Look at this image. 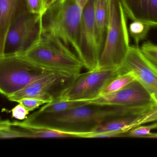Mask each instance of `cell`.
<instances>
[{"label": "cell", "instance_id": "obj_1", "mask_svg": "<svg viewBox=\"0 0 157 157\" xmlns=\"http://www.w3.org/2000/svg\"><path fill=\"white\" fill-rule=\"evenodd\" d=\"M142 108L141 105L124 107L89 103L59 113H43L38 111L20 123L71 134L76 138H82L98 125L138 112Z\"/></svg>", "mask_w": 157, "mask_h": 157}, {"label": "cell", "instance_id": "obj_2", "mask_svg": "<svg viewBox=\"0 0 157 157\" xmlns=\"http://www.w3.org/2000/svg\"><path fill=\"white\" fill-rule=\"evenodd\" d=\"M86 5L80 0H57L49 6L41 15L42 34L59 39L77 55L80 24Z\"/></svg>", "mask_w": 157, "mask_h": 157}, {"label": "cell", "instance_id": "obj_3", "mask_svg": "<svg viewBox=\"0 0 157 157\" xmlns=\"http://www.w3.org/2000/svg\"><path fill=\"white\" fill-rule=\"evenodd\" d=\"M29 61L50 71L78 75L83 64L71 48L56 37L42 34L40 40L25 54Z\"/></svg>", "mask_w": 157, "mask_h": 157}, {"label": "cell", "instance_id": "obj_4", "mask_svg": "<svg viewBox=\"0 0 157 157\" xmlns=\"http://www.w3.org/2000/svg\"><path fill=\"white\" fill-rule=\"evenodd\" d=\"M107 37L97 69L109 70L121 65L130 48L126 16L121 0H109Z\"/></svg>", "mask_w": 157, "mask_h": 157}, {"label": "cell", "instance_id": "obj_5", "mask_svg": "<svg viewBox=\"0 0 157 157\" xmlns=\"http://www.w3.org/2000/svg\"><path fill=\"white\" fill-rule=\"evenodd\" d=\"M52 72L24 55H3L0 57V93L8 97Z\"/></svg>", "mask_w": 157, "mask_h": 157}, {"label": "cell", "instance_id": "obj_6", "mask_svg": "<svg viewBox=\"0 0 157 157\" xmlns=\"http://www.w3.org/2000/svg\"><path fill=\"white\" fill-rule=\"evenodd\" d=\"M42 35L41 15L29 10L20 14L9 29L4 55H24L36 45Z\"/></svg>", "mask_w": 157, "mask_h": 157}, {"label": "cell", "instance_id": "obj_7", "mask_svg": "<svg viewBox=\"0 0 157 157\" xmlns=\"http://www.w3.org/2000/svg\"><path fill=\"white\" fill-rule=\"evenodd\" d=\"M120 74L119 68L79 73L57 100L89 101L101 96L105 86Z\"/></svg>", "mask_w": 157, "mask_h": 157}, {"label": "cell", "instance_id": "obj_8", "mask_svg": "<svg viewBox=\"0 0 157 157\" xmlns=\"http://www.w3.org/2000/svg\"><path fill=\"white\" fill-rule=\"evenodd\" d=\"M76 76L52 72L7 98L14 102H18L23 99L34 98L49 103L58 100L71 84Z\"/></svg>", "mask_w": 157, "mask_h": 157}, {"label": "cell", "instance_id": "obj_9", "mask_svg": "<svg viewBox=\"0 0 157 157\" xmlns=\"http://www.w3.org/2000/svg\"><path fill=\"white\" fill-rule=\"evenodd\" d=\"M95 0H89L83 10L77 56L88 71L97 69L101 53L97 44L94 21Z\"/></svg>", "mask_w": 157, "mask_h": 157}, {"label": "cell", "instance_id": "obj_10", "mask_svg": "<svg viewBox=\"0 0 157 157\" xmlns=\"http://www.w3.org/2000/svg\"><path fill=\"white\" fill-rule=\"evenodd\" d=\"M120 74L131 73L157 100V67L151 62L138 46H130L121 65Z\"/></svg>", "mask_w": 157, "mask_h": 157}, {"label": "cell", "instance_id": "obj_11", "mask_svg": "<svg viewBox=\"0 0 157 157\" xmlns=\"http://www.w3.org/2000/svg\"><path fill=\"white\" fill-rule=\"evenodd\" d=\"M157 101L137 81L116 92L100 96L90 103L116 106H134Z\"/></svg>", "mask_w": 157, "mask_h": 157}, {"label": "cell", "instance_id": "obj_12", "mask_svg": "<svg viewBox=\"0 0 157 157\" xmlns=\"http://www.w3.org/2000/svg\"><path fill=\"white\" fill-rule=\"evenodd\" d=\"M25 137L34 138H76V135L47 128L23 125L20 122H8L5 129L0 130V138Z\"/></svg>", "mask_w": 157, "mask_h": 157}, {"label": "cell", "instance_id": "obj_13", "mask_svg": "<svg viewBox=\"0 0 157 157\" xmlns=\"http://www.w3.org/2000/svg\"><path fill=\"white\" fill-rule=\"evenodd\" d=\"M27 10L26 0H0V57L4 55L6 36L11 26Z\"/></svg>", "mask_w": 157, "mask_h": 157}, {"label": "cell", "instance_id": "obj_14", "mask_svg": "<svg viewBox=\"0 0 157 157\" xmlns=\"http://www.w3.org/2000/svg\"><path fill=\"white\" fill-rule=\"evenodd\" d=\"M126 16L132 20L157 27V0H121Z\"/></svg>", "mask_w": 157, "mask_h": 157}, {"label": "cell", "instance_id": "obj_15", "mask_svg": "<svg viewBox=\"0 0 157 157\" xmlns=\"http://www.w3.org/2000/svg\"><path fill=\"white\" fill-rule=\"evenodd\" d=\"M109 17V0H95L94 21L97 44L101 55L106 41Z\"/></svg>", "mask_w": 157, "mask_h": 157}, {"label": "cell", "instance_id": "obj_16", "mask_svg": "<svg viewBox=\"0 0 157 157\" xmlns=\"http://www.w3.org/2000/svg\"><path fill=\"white\" fill-rule=\"evenodd\" d=\"M89 103V102L86 101L55 100L49 103H46L38 111L43 113H59Z\"/></svg>", "mask_w": 157, "mask_h": 157}, {"label": "cell", "instance_id": "obj_17", "mask_svg": "<svg viewBox=\"0 0 157 157\" xmlns=\"http://www.w3.org/2000/svg\"><path fill=\"white\" fill-rule=\"evenodd\" d=\"M136 80L132 74L126 73L119 75L111 80L103 88L101 96L111 94L121 90Z\"/></svg>", "mask_w": 157, "mask_h": 157}, {"label": "cell", "instance_id": "obj_18", "mask_svg": "<svg viewBox=\"0 0 157 157\" xmlns=\"http://www.w3.org/2000/svg\"><path fill=\"white\" fill-rule=\"evenodd\" d=\"M151 27L149 25L144 22L138 20H132L129 26L128 31L137 46L140 41L146 37Z\"/></svg>", "mask_w": 157, "mask_h": 157}, {"label": "cell", "instance_id": "obj_19", "mask_svg": "<svg viewBox=\"0 0 157 157\" xmlns=\"http://www.w3.org/2000/svg\"><path fill=\"white\" fill-rule=\"evenodd\" d=\"M157 129V121L145 126H138L124 134V137L146 138L151 133L152 130Z\"/></svg>", "mask_w": 157, "mask_h": 157}, {"label": "cell", "instance_id": "obj_20", "mask_svg": "<svg viewBox=\"0 0 157 157\" xmlns=\"http://www.w3.org/2000/svg\"><path fill=\"white\" fill-rule=\"evenodd\" d=\"M140 49L144 55L157 67V45L147 42Z\"/></svg>", "mask_w": 157, "mask_h": 157}, {"label": "cell", "instance_id": "obj_21", "mask_svg": "<svg viewBox=\"0 0 157 157\" xmlns=\"http://www.w3.org/2000/svg\"><path fill=\"white\" fill-rule=\"evenodd\" d=\"M28 8L30 13L41 15L46 9V4L44 0H26Z\"/></svg>", "mask_w": 157, "mask_h": 157}, {"label": "cell", "instance_id": "obj_22", "mask_svg": "<svg viewBox=\"0 0 157 157\" xmlns=\"http://www.w3.org/2000/svg\"><path fill=\"white\" fill-rule=\"evenodd\" d=\"M18 103L24 106L29 112L32 111L40 106L46 104V102L43 100L34 98L23 99Z\"/></svg>", "mask_w": 157, "mask_h": 157}, {"label": "cell", "instance_id": "obj_23", "mask_svg": "<svg viewBox=\"0 0 157 157\" xmlns=\"http://www.w3.org/2000/svg\"><path fill=\"white\" fill-rule=\"evenodd\" d=\"M12 117L20 120H25L29 113V111L19 103L12 109Z\"/></svg>", "mask_w": 157, "mask_h": 157}, {"label": "cell", "instance_id": "obj_24", "mask_svg": "<svg viewBox=\"0 0 157 157\" xmlns=\"http://www.w3.org/2000/svg\"><path fill=\"white\" fill-rule=\"evenodd\" d=\"M8 121H3L0 120V130L4 129L8 123Z\"/></svg>", "mask_w": 157, "mask_h": 157}, {"label": "cell", "instance_id": "obj_25", "mask_svg": "<svg viewBox=\"0 0 157 157\" xmlns=\"http://www.w3.org/2000/svg\"><path fill=\"white\" fill-rule=\"evenodd\" d=\"M146 138H157V133H152Z\"/></svg>", "mask_w": 157, "mask_h": 157}, {"label": "cell", "instance_id": "obj_26", "mask_svg": "<svg viewBox=\"0 0 157 157\" xmlns=\"http://www.w3.org/2000/svg\"><path fill=\"white\" fill-rule=\"evenodd\" d=\"M57 0H47V4H46V6L47 7L50 5L52 4L54 2H56Z\"/></svg>", "mask_w": 157, "mask_h": 157}, {"label": "cell", "instance_id": "obj_27", "mask_svg": "<svg viewBox=\"0 0 157 157\" xmlns=\"http://www.w3.org/2000/svg\"><path fill=\"white\" fill-rule=\"evenodd\" d=\"M44 1H45V3H46V4H47V0H44ZM46 7H47V6H46Z\"/></svg>", "mask_w": 157, "mask_h": 157}]
</instances>
